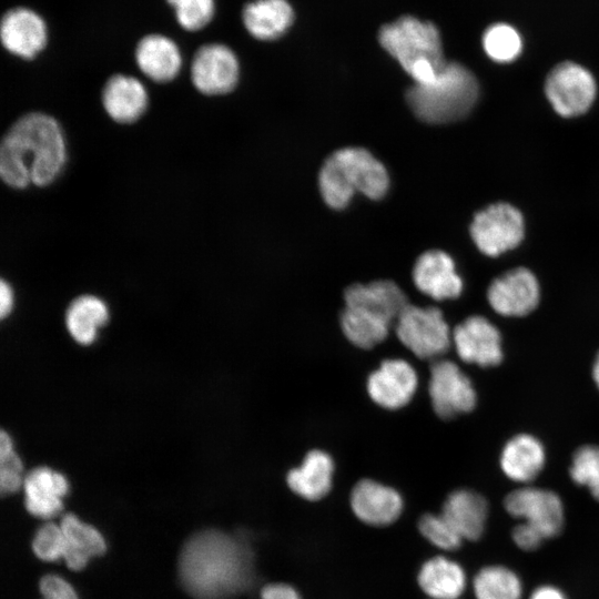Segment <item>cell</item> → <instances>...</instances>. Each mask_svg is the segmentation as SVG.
<instances>
[{
	"label": "cell",
	"instance_id": "cell-11",
	"mask_svg": "<svg viewBox=\"0 0 599 599\" xmlns=\"http://www.w3.org/2000/svg\"><path fill=\"white\" fill-rule=\"evenodd\" d=\"M505 508L512 517L536 529L545 539L556 537L564 526V506L552 491L522 487L509 493Z\"/></svg>",
	"mask_w": 599,
	"mask_h": 599
},
{
	"label": "cell",
	"instance_id": "cell-32",
	"mask_svg": "<svg viewBox=\"0 0 599 599\" xmlns=\"http://www.w3.org/2000/svg\"><path fill=\"white\" fill-rule=\"evenodd\" d=\"M23 463L17 453L11 435L2 429L0 433V490L3 496L17 493L24 480Z\"/></svg>",
	"mask_w": 599,
	"mask_h": 599
},
{
	"label": "cell",
	"instance_id": "cell-29",
	"mask_svg": "<svg viewBox=\"0 0 599 599\" xmlns=\"http://www.w3.org/2000/svg\"><path fill=\"white\" fill-rule=\"evenodd\" d=\"M339 326L351 344L361 349H370L386 339L392 325L363 309L344 306Z\"/></svg>",
	"mask_w": 599,
	"mask_h": 599
},
{
	"label": "cell",
	"instance_id": "cell-3",
	"mask_svg": "<svg viewBox=\"0 0 599 599\" xmlns=\"http://www.w3.org/2000/svg\"><path fill=\"white\" fill-rule=\"evenodd\" d=\"M318 186L325 203L344 209L356 192L372 200L382 199L389 186L386 167L363 148H343L331 154L318 174Z\"/></svg>",
	"mask_w": 599,
	"mask_h": 599
},
{
	"label": "cell",
	"instance_id": "cell-37",
	"mask_svg": "<svg viewBox=\"0 0 599 599\" xmlns=\"http://www.w3.org/2000/svg\"><path fill=\"white\" fill-rule=\"evenodd\" d=\"M44 599H79L73 588L57 575H47L40 581Z\"/></svg>",
	"mask_w": 599,
	"mask_h": 599
},
{
	"label": "cell",
	"instance_id": "cell-27",
	"mask_svg": "<svg viewBox=\"0 0 599 599\" xmlns=\"http://www.w3.org/2000/svg\"><path fill=\"white\" fill-rule=\"evenodd\" d=\"M60 527L65 539L63 558L70 569L81 570L91 557L105 551L106 546L101 534L73 514H65Z\"/></svg>",
	"mask_w": 599,
	"mask_h": 599
},
{
	"label": "cell",
	"instance_id": "cell-40",
	"mask_svg": "<svg viewBox=\"0 0 599 599\" xmlns=\"http://www.w3.org/2000/svg\"><path fill=\"white\" fill-rule=\"evenodd\" d=\"M14 307V292L11 284L1 278L0 281V317L4 319L10 316Z\"/></svg>",
	"mask_w": 599,
	"mask_h": 599
},
{
	"label": "cell",
	"instance_id": "cell-2",
	"mask_svg": "<svg viewBox=\"0 0 599 599\" xmlns=\"http://www.w3.org/2000/svg\"><path fill=\"white\" fill-rule=\"evenodd\" d=\"M67 144L59 122L43 112H29L16 120L0 144V176L17 190L44 187L61 174Z\"/></svg>",
	"mask_w": 599,
	"mask_h": 599
},
{
	"label": "cell",
	"instance_id": "cell-23",
	"mask_svg": "<svg viewBox=\"0 0 599 599\" xmlns=\"http://www.w3.org/2000/svg\"><path fill=\"white\" fill-rule=\"evenodd\" d=\"M440 515L463 540H477L481 537L486 527L488 504L476 491L458 489L448 495Z\"/></svg>",
	"mask_w": 599,
	"mask_h": 599
},
{
	"label": "cell",
	"instance_id": "cell-22",
	"mask_svg": "<svg viewBox=\"0 0 599 599\" xmlns=\"http://www.w3.org/2000/svg\"><path fill=\"white\" fill-rule=\"evenodd\" d=\"M110 319L106 302L94 294L75 296L64 311V327L71 339L80 346H91Z\"/></svg>",
	"mask_w": 599,
	"mask_h": 599
},
{
	"label": "cell",
	"instance_id": "cell-17",
	"mask_svg": "<svg viewBox=\"0 0 599 599\" xmlns=\"http://www.w3.org/2000/svg\"><path fill=\"white\" fill-rule=\"evenodd\" d=\"M412 277L419 292L436 301L457 298L463 291L454 260L444 251L423 253L415 262Z\"/></svg>",
	"mask_w": 599,
	"mask_h": 599
},
{
	"label": "cell",
	"instance_id": "cell-18",
	"mask_svg": "<svg viewBox=\"0 0 599 599\" xmlns=\"http://www.w3.org/2000/svg\"><path fill=\"white\" fill-rule=\"evenodd\" d=\"M344 302L345 306L363 309L390 325L409 304L403 290L390 280L352 284L344 292Z\"/></svg>",
	"mask_w": 599,
	"mask_h": 599
},
{
	"label": "cell",
	"instance_id": "cell-1",
	"mask_svg": "<svg viewBox=\"0 0 599 599\" xmlns=\"http://www.w3.org/2000/svg\"><path fill=\"white\" fill-rule=\"evenodd\" d=\"M179 577L194 599H229L254 580V554L247 539L216 529L192 536L179 559Z\"/></svg>",
	"mask_w": 599,
	"mask_h": 599
},
{
	"label": "cell",
	"instance_id": "cell-10",
	"mask_svg": "<svg viewBox=\"0 0 599 599\" xmlns=\"http://www.w3.org/2000/svg\"><path fill=\"white\" fill-rule=\"evenodd\" d=\"M193 87L205 95L231 92L238 82L240 64L231 48L222 43H206L197 48L191 65Z\"/></svg>",
	"mask_w": 599,
	"mask_h": 599
},
{
	"label": "cell",
	"instance_id": "cell-20",
	"mask_svg": "<svg viewBox=\"0 0 599 599\" xmlns=\"http://www.w3.org/2000/svg\"><path fill=\"white\" fill-rule=\"evenodd\" d=\"M101 102L104 111L113 121L131 124L146 111L149 95L144 84L139 79L116 73L104 83Z\"/></svg>",
	"mask_w": 599,
	"mask_h": 599
},
{
	"label": "cell",
	"instance_id": "cell-42",
	"mask_svg": "<svg viewBox=\"0 0 599 599\" xmlns=\"http://www.w3.org/2000/svg\"><path fill=\"white\" fill-rule=\"evenodd\" d=\"M592 377H593V380H595V383L597 384V386L599 388V353H598V355L596 357V361H595V364H593Z\"/></svg>",
	"mask_w": 599,
	"mask_h": 599
},
{
	"label": "cell",
	"instance_id": "cell-6",
	"mask_svg": "<svg viewBox=\"0 0 599 599\" xmlns=\"http://www.w3.org/2000/svg\"><path fill=\"white\" fill-rule=\"evenodd\" d=\"M395 334L408 351L422 359L439 357L453 342V333L439 308L410 303L397 318Z\"/></svg>",
	"mask_w": 599,
	"mask_h": 599
},
{
	"label": "cell",
	"instance_id": "cell-28",
	"mask_svg": "<svg viewBox=\"0 0 599 599\" xmlns=\"http://www.w3.org/2000/svg\"><path fill=\"white\" fill-rule=\"evenodd\" d=\"M418 583L430 599H458L465 590L466 576L457 562L439 556L422 566Z\"/></svg>",
	"mask_w": 599,
	"mask_h": 599
},
{
	"label": "cell",
	"instance_id": "cell-41",
	"mask_svg": "<svg viewBox=\"0 0 599 599\" xmlns=\"http://www.w3.org/2000/svg\"><path fill=\"white\" fill-rule=\"evenodd\" d=\"M529 599H566L565 595L552 586L537 588Z\"/></svg>",
	"mask_w": 599,
	"mask_h": 599
},
{
	"label": "cell",
	"instance_id": "cell-7",
	"mask_svg": "<svg viewBox=\"0 0 599 599\" xmlns=\"http://www.w3.org/2000/svg\"><path fill=\"white\" fill-rule=\"evenodd\" d=\"M524 233L522 214L517 207L504 202L479 211L470 224V235L477 248L493 257L518 246Z\"/></svg>",
	"mask_w": 599,
	"mask_h": 599
},
{
	"label": "cell",
	"instance_id": "cell-35",
	"mask_svg": "<svg viewBox=\"0 0 599 599\" xmlns=\"http://www.w3.org/2000/svg\"><path fill=\"white\" fill-rule=\"evenodd\" d=\"M422 535L434 546L444 550H455L461 545L463 538L439 514H426L418 522Z\"/></svg>",
	"mask_w": 599,
	"mask_h": 599
},
{
	"label": "cell",
	"instance_id": "cell-14",
	"mask_svg": "<svg viewBox=\"0 0 599 599\" xmlns=\"http://www.w3.org/2000/svg\"><path fill=\"white\" fill-rule=\"evenodd\" d=\"M540 297L536 276L525 267L510 270L495 278L487 300L504 316H525L536 308Z\"/></svg>",
	"mask_w": 599,
	"mask_h": 599
},
{
	"label": "cell",
	"instance_id": "cell-19",
	"mask_svg": "<svg viewBox=\"0 0 599 599\" xmlns=\"http://www.w3.org/2000/svg\"><path fill=\"white\" fill-rule=\"evenodd\" d=\"M351 507L362 521L373 526L389 525L403 509V499L397 490L373 479H362L351 493Z\"/></svg>",
	"mask_w": 599,
	"mask_h": 599
},
{
	"label": "cell",
	"instance_id": "cell-5",
	"mask_svg": "<svg viewBox=\"0 0 599 599\" xmlns=\"http://www.w3.org/2000/svg\"><path fill=\"white\" fill-rule=\"evenodd\" d=\"M378 40L416 84L433 82L446 64L438 29L405 16L380 28Z\"/></svg>",
	"mask_w": 599,
	"mask_h": 599
},
{
	"label": "cell",
	"instance_id": "cell-21",
	"mask_svg": "<svg viewBox=\"0 0 599 599\" xmlns=\"http://www.w3.org/2000/svg\"><path fill=\"white\" fill-rule=\"evenodd\" d=\"M134 60L139 70L156 83L174 80L182 68V53L176 42L161 33L142 37L135 45Z\"/></svg>",
	"mask_w": 599,
	"mask_h": 599
},
{
	"label": "cell",
	"instance_id": "cell-33",
	"mask_svg": "<svg viewBox=\"0 0 599 599\" xmlns=\"http://www.w3.org/2000/svg\"><path fill=\"white\" fill-rule=\"evenodd\" d=\"M174 10L179 26L191 32L205 28L215 13L214 0H166Z\"/></svg>",
	"mask_w": 599,
	"mask_h": 599
},
{
	"label": "cell",
	"instance_id": "cell-25",
	"mask_svg": "<svg viewBox=\"0 0 599 599\" xmlns=\"http://www.w3.org/2000/svg\"><path fill=\"white\" fill-rule=\"evenodd\" d=\"M242 20L252 37L274 40L292 26L294 12L286 0H254L244 6Z\"/></svg>",
	"mask_w": 599,
	"mask_h": 599
},
{
	"label": "cell",
	"instance_id": "cell-38",
	"mask_svg": "<svg viewBox=\"0 0 599 599\" xmlns=\"http://www.w3.org/2000/svg\"><path fill=\"white\" fill-rule=\"evenodd\" d=\"M512 539L519 548L527 551L537 549L545 540L536 529L524 522L514 527Z\"/></svg>",
	"mask_w": 599,
	"mask_h": 599
},
{
	"label": "cell",
	"instance_id": "cell-30",
	"mask_svg": "<svg viewBox=\"0 0 599 599\" xmlns=\"http://www.w3.org/2000/svg\"><path fill=\"white\" fill-rule=\"evenodd\" d=\"M477 599H520L522 586L518 576L502 566L483 568L474 578Z\"/></svg>",
	"mask_w": 599,
	"mask_h": 599
},
{
	"label": "cell",
	"instance_id": "cell-4",
	"mask_svg": "<svg viewBox=\"0 0 599 599\" xmlns=\"http://www.w3.org/2000/svg\"><path fill=\"white\" fill-rule=\"evenodd\" d=\"M479 95L475 74L458 62H446L436 79L414 84L406 100L414 114L430 124H445L464 119Z\"/></svg>",
	"mask_w": 599,
	"mask_h": 599
},
{
	"label": "cell",
	"instance_id": "cell-12",
	"mask_svg": "<svg viewBox=\"0 0 599 599\" xmlns=\"http://www.w3.org/2000/svg\"><path fill=\"white\" fill-rule=\"evenodd\" d=\"M418 376L414 367L400 358H388L366 380L369 398L385 409H399L414 397Z\"/></svg>",
	"mask_w": 599,
	"mask_h": 599
},
{
	"label": "cell",
	"instance_id": "cell-24",
	"mask_svg": "<svg viewBox=\"0 0 599 599\" xmlns=\"http://www.w3.org/2000/svg\"><path fill=\"white\" fill-rule=\"evenodd\" d=\"M334 461L322 449L309 450L302 464L286 475V484L297 496L315 501L325 497L332 487Z\"/></svg>",
	"mask_w": 599,
	"mask_h": 599
},
{
	"label": "cell",
	"instance_id": "cell-16",
	"mask_svg": "<svg viewBox=\"0 0 599 599\" xmlns=\"http://www.w3.org/2000/svg\"><path fill=\"white\" fill-rule=\"evenodd\" d=\"M22 489L27 510L35 517L50 519L62 511L70 484L61 471L41 465L26 473Z\"/></svg>",
	"mask_w": 599,
	"mask_h": 599
},
{
	"label": "cell",
	"instance_id": "cell-26",
	"mask_svg": "<svg viewBox=\"0 0 599 599\" xmlns=\"http://www.w3.org/2000/svg\"><path fill=\"white\" fill-rule=\"evenodd\" d=\"M545 463L544 447L530 435L511 438L502 449L500 466L507 477L515 481L528 483L536 478Z\"/></svg>",
	"mask_w": 599,
	"mask_h": 599
},
{
	"label": "cell",
	"instance_id": "cell-13",
	"mask_svg": "<svg viewBox=\"0 0 599 599\" xmlns=\"http://www.w3.org/2000/svg\"><path fill=\"white\" fill-rule=\"evenodd\" d=\"M0 40L9 53L31 60L44 50L48 43V27L34 10L14 7L1 18Z\"/></svg>",
	"mask_w": 599,
	"mask_h": 599
},
{
	"label": "cell",
	"instance_id": "cell-31",
	"mask_svg": "<svg viewBox=\"0 0 599 599\" xmlns=\"http://www.w3.org/2000/svg\"><path fill=\"white\" fill-rule=\"evenodd\" d=\"M486 54L495 62L508 63L516 60L522 51L519 32L508 23H494L486 29L481 39Z\"/></svg>",
	"mask_w": 599,
	"mask_h": 599
},
{
	"label": "cell",
	"instance_id": "cell-8",
	"mask_svg": "<svg viewBox=\"0 0 599 599\" xmlns=\"http://www.w3.org/2000/svg\"><path fill=\"white\" fill-rule=\"evenodd\" d=\"M597 84L593 75L582 65L565 61L547 75L545 94L554 110L564 118L578 116L595 101Z\"/></svg>",
	"mask_w": 599,
	"mask_h": 599
},
{
	"label": "cell",
	"instance_id": "cell-34",
	"mask_svg": "<svg viewBox=\"0 0 599 599\" xmlns=\"http://www.w3.org/2000/svg\"><path fill=\"white\" fill-rule=\"evenodd\" d=\"M572 480L586 486L599 500V447L586 445L577 449L570 467Z\"/></svg>",
	"mask_w": 599,
	"mask_h": 599
},
{
	"label": "cell",
	"instance_id": "cell-36",
	"mask_svg": "<svg viewBox=\"0 0 599 599\" xmlns=\"http://www.w3.org/2000/svg\"><path fill=\"white\" fill-rule=\"evenodd\" d=\"M32 548L37 557L45 561H55L63 557L65 539L60 526L48 522L37 531Z\"/></svg>",
	"mask_w": 599,
	"mask_h": 599
},
{
	"label": "cell",
	"instance_id": "cell-15",
	"mask_svg": "<svg viewBox=\"0 0 599 599\" xmlns=\"http://www.w3.org/2000/svg\"><path fill=\"white\" fill-rule=\"evenodd\" d=\"M453 343L459 358L469 364L494 366L501 362L499 331L485 317H467L453 331Z\"/></svg>",
	"mask_w": 599,
	"mask_h": 599
},
{
	"label": "cell",
	"instance_id": "cell-9",
	"mask_svg": "<svg viewBox=\"0 0 599 599\" xmlns=\"http://www.w3.org/2000/svg\"><path fill=\"white\" fill-rule=\"evenodd\" d=\"M428 394L435 414L441 419L468 413L476 405L470 379L448 359H437L430 365Z\"/></svg>",
	"mask_w": 599,
	"mask_h": 599
},
{
	"label": "cell",
	"instance_id": "cell-39",
	"mask_svg": "<svg viewBox=\"0 0 599 599\" xmlns=\"http://www.w3.org/2000/svg\"><path fill=\"white\" fill-rule=\"evenodd\" d=\"M261 599H301L297 591L286 583H271L261 591Z\"/></svg>",
	"mask_w": 599,
	"mask_h": 599
}]
</instances>
